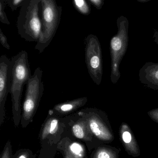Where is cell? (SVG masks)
Returning a JSON list of instances; mask_svg holds the SVG:
<instances>
[{
    "label": "cell",
    "instance_id": "9",
    "mask_svg": "<svg viewBox=\"0 0 158 158\" xmlns=\"http://www.w3.org/2000/svg\"><path fill=\"white\" fill-rule=\"evenodd\" d=\"M64 122L70 128L73 135L81 140L90 141L93 135L86 120L76 112L63 118Z\"/></svg>",
    "mask_w": 158,
    "mask_h": 158
},
{
    "label": "cell",
    "instance_id": "22",
    "mask_svg": "<svg viewBox=\"0 0 158 158\" xmlns=\"http://www.w3.org/2000/svg\"><path fill=\"white\" fill-rule=\"evenodd\" d=\"M88 1L98 10L102 9L105 3V0H88Z\"/></svg>",
    "mask_w": 158,
    "mask_h": 158
},
{
    "label": "cell",
    "instance_id": "2",
    "mask_svg": "<svg viewBox=\"0 0 158 158\" xmlns=\"http://www.w3.org/2000/svg\"><path fill=\"white\" fill-rule=\"evenodd\" d=\"M41 0H26L20 7L17 21L18 32L29 42H37L42 32Z\"/></svg>",
    "mask_w": 158,
    "mask_h": 158
},
{
    "label": "cell",
    "instance_id": "3",
    "mask_svg": "<svg viewBox=\"0 0 158 158\" xmlns=\"http://www.w3.org/2000/svg\"><path fill=\"white\" fill-rule=\"evenodd\" d=\"M62 6L56 0H41V16L42 29L41 34L35 46V49L42 53L49 46L55 35L60 24Z\"/></svg>",
    "mask_w": 158,
    "mask_h": 158
},
{
    "label": "cell",
    "instance_id": "5",
    "mask_svg": "<svg viewBox=\"0 0 158 158\" xmlns=\"http://www.w3.org/2000/svg\"><path fill=\"white\" fill-rule=\"evenodd\" d=\"M118 31L110 42L111 56L110 80L115 84L121 77L120 65L127 52L129 42V21L124 16H120L117 21Z\"/></svg>",
    "mask_w": 158,
    "mask_h": 158
},
{
    "label": "cell",
    "instance_id": "14",
    "mask_svg": "<svg viewBox=\"0 0 158 158\" xmlns=\"http://www.w3.org/2000/svg\"><path fill=\"white\" fill-rule=\"evenodd\" d=\"M60 148L74 158H84L86 155V149L83 145L70 141L68 138L61 142Z\"/></svg>",
    "mask_w": 158,
    "mask_h": 158
},
{
    "label": "cell",
    "instance_id": "25",
    "mask_svg": "<svg viewBox=\"0 0 158 158\" xmlns=\"http://www.w3.org/2000/svg\"><path fill=\"white\" fill-rule=\"evenodd\" d=\"M63 155H64V158H74L73 157H72L71 156H70V155H69V154H68L67 153H66V152H64V151H63Z\"/></svg>",
    "mask_w": 158,
    "mask_h": 158
},
{
    "label": "cell",
    "instance_id": "12",
    "mask_svg": "<svg viewBox=\"0 0 158 158\" xmlns=\"http://www.w3.org/2000/svg\"><path fill=\"white\" fill-rule=\"evenodd\" d=\"M139 81L148 88L158 90V63L147 62L140 69Z\"/></svg>",
    "mask_w": 158,
    "mask_h": 158
},
{
    "label": "cell",
    "instance_id": "10",
    "mask_svg": "<svg viewBox=\"0 0 158 158\" xmlns=\"http://www.w3.org/2000/svg\"><path fill=\"white\" fill-rule=\"evenodd\" d=\"M88 101L86 97L79 98L56 105L49 110L48 114L62 118L74 113L79 109L84 106Z\"/></svg>",
    "mask_w": 158,
    "mask_h": 158
},
{
    "label": "cell",
    "instance_id": "1",
    "mask_svg": "<svg viewBox=\"0 0 158 158\" xmlns=\"http://www.w3.org/2000/svg\"><path fill=\"white\" fill-rule=\"evenodd\" d=\"M12 75L10 94L12 102L13 120L16 127L21 122V98L23 87L31 77L30 67L28 59V54L21 51L11 58Z\"/></svg>",
    "mask_w": 158,
    "mask_h": 158
},
{
    "label": "cell",
    "instance_id": "20",
    "mask_svg": "<svg viewBox=\"0 0 158 158\" xmlns=\"http://www.w3.org/2000/svg\"><path fill=\"white\" fill-rule=\"evenodd\" d=\"M0 42L3 47L7 50H10V46L7 42V38L5 34L3 33L1 29H0Z\"/></svg>",
    "mask_w": 158,
    "mask_h": 158
},
{
    "label": "cell",
    "instance_id": "15",
    "mask_svg": "<svg viewBox=\"0 0 158 158\" xmlns=\"http://www.w3.org/2000/svg\"><path fill=\"white\" fill-rule=\"evenodd\" d=\"M72 2L74 7L80 14L84 15L91 14V6L86 0H72Z\"/></svg>",
    "mask_w": 158,
    "mask_h": 158
},
{
    "label": "cell",
    "instance_id": "7",
    "mask_svg": "<svg viewBox=\"0 0 158 158\" xmlns=\"http://www.w3.org/2000/svg\"><path fill=\"white\" fill-rule=\"evenodd\" d=\"M87 121L92 134L104 141H112L114 136L110 131L105 112L96 108L87 107L77 111Z\"/></svg>",
    "mask_w": 158,
    "mask_h": 158
},
{
    "label": "cell",
    "instance_id": "16",
    "mask_svg": "<svg viewBox=\"0 0 158 158\" xmlns=\"http://www.w3.org/2000/svg\"><path fill=\"white\" fill-rule=\"evenodd\" d=\"M93 158H117V154L112 149L103 147L96 150Z\"/></svg>",
    "mask_w": 158,
    "mask_h": 158
},
{
    "label": "cell",
    "instance_id": "13",
    "mask_svg": "<svg viewBox=\"0 0 158 158\" xmlns=\"http://www.w3.org/2000/svg\"><path fill=\"white\" fill-rule=\"evenodd\" d=\"M120 135L127 152L134 156H139L140 150L136 139L135 138L130 126L125 123H122L121 125Z\"/></svg>",
    "mask_w": 158,
    "mask_h": 158
},
{
    "label": "cell",
    "instance_id": "11",
    "mask_svg": "<svg viewBox=\"0 0 158 158\" xmlns=\"http://www.w3.org/2000/svg\"><path fill=\"white\" fill-rule=\"evenodd\" d=\"M66 127L63 118L48 114L41 130L40 137L44 140L60 133Z\"/></svg>",
    "mask_w": 158,
    "mask_h": 158
},
{
    "label": "cell",
    "instance_id": "8",
    "mask_svg": "<svg viewBox=\"0 0 158 158\" xmlns=\"http://www.w3.org/2000/svg\"><path fill=\"white\" fill-rule=\"evenodd\" d=\"M12 75V63L6 55L0 57V126L5 118V104L10 93Z\"/></svg>",
    "mask_w": 158,
    "mask_h": 158
},
{
    "label": "cell",
    "instance_id": "19",
    "mask_svg": "<svg viewBox=\"0 0 158 158\" xmlns=\"http://www.w3.org/2000/svg\"><path fill=\"white\" fill-rule=\"evenodd\" d=\"M12 154V148L11 143L8 142L6 143L4 149L2 153L1 158H11Z\"/></svg>",
    "mask_w": 158,
    "mask_h": 158
},
{
    "label": "cell",
    "instance_id": "21",
    "mask_svg": "<svg viewBox=\"0 0 158 158\" xmlns=\"http://www.w3.org/2000/svg\"><path fill=\"white\" fill-rule=\"evenodd\" d=\"M147 114L154 121L158 123V108L148 111Z\"/></svg>",
    "mask_w": 158,
    "mask_h": 158
},
{
    "label": "cell",
    "instance_id": "18",
    "mask_svg": "<svg viewBox=\"0 0 158 158\" xmlns=\"http://www.w3.org/2000/svg\"><path fill=\"white\" fill-rule=\"evenodd\" d=\"M26 0H6V4H8L11 10L16 11L19 7H20Z\"/></svg>",
    "mask_w": 158,
    "mask_h": 158
},
{
    "label": "cell",
    "instance_id": "6",
    "mask_svg": "<svg viewBox=\"0 0 158 158\" xmlns=\"http://www.w3.org/2000/svg\"><path fill=\"white\" fill-rule=\"evenodd\" d=\"M85 58L90 77L100 85L103 74L102 48L98 38L93 34H89L85 39Z\"/></svg>",
    "mask_w": 158,
    "mask_h": 158
},
{
    "label": "cell",
    "instance_id": "17",
    "mask_svg": "<svg viewBox=\"0 0 158 158\" xmlns=\"http://www.w3.org/2000/svg\"><path fill=\"white\" fill-rule=\"evenodd\" d=\"M6 0H0V21L3 24L10 25V23L5 12Z\"/></svg>",
    "mask_w": 158,
    "mask_h": 158
},
{
    "label": "cell",
    "instance_id": "24",
    "mask_svg": "<svg viewBox=\"0 0 158 158\" xmlns=\"http://www.w3.org/2000/svg\"><path fill=\"white\" fill-rule=\"evenodd\" d=\"M153 38H154V42L158 45V30L155 31Z\"/></svg>",
    "mask_w": 158,
    "mask_h": 158
},
{
    "label": "cell",
    "instance_id": "23",
    "mask_svg": "<svg viewBox=\"0 0 158 158\" xmlns=\"http://www.w3.org/2000/svg\"><path fill=\"white\" fill-rule=\"evenodd\" d=\"M31 152L28 150H23L19 152L15 158H30Z\"/></svg>",
    "mask_w": 158,
    "mask_h": 158
},
{
    "label": "cell",
    "instance_id": "26",
    "mask_svg": "<svg viewBox=\"0 0 158 158\" xmlns=\"http://www.w3.org/2000/svg\"><path fill=\"white\" fill-rule=\"evenodd\" d=\"M137 2H139L141 3H145L147 2H149V1H151V0H136Z\"/></svg>",
    "mask_w": 158,
    "mask_h": 158
},
{
    "label": "cell",
    "instance_id": "4",
    "mask_svg": "<svg viewBox=\"0 0 158 158\" xmlns=\"http://www.w3.org/2000/svg\"><path fill=\"white\" fill-rule=\"evenodd\" d=\"M42 75V69L40 67L37 68L26 84L20 122L23 128H26L32 122L43 94L44 86Z\"/></svg>",
    "mask_w": 158,
    "mask_h": 158
}]
</instances>
